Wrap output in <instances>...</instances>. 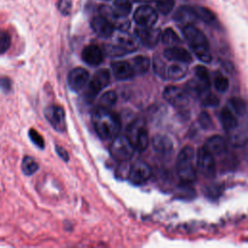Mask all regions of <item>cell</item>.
<instances>
[{
	"mask_svg": "<svg viewBox=\"0 0 248 248\" xmlns=\"http://www.w3.org/2000/svg\"><path fill=\"white\" fill-rule=\"evenodd\" d=\"M91 120L95 131L103 140H113L121 128L119 117L108 108L98 106L91 113Z\"/></svg>",
	"mask_w": 248,
	"mask_h": 248,
	"instance_id": "obj_1",
	"label": "cell"
},
{
	"mask_svg": "<svg viewBox=\"0 0 248 248\" xmlns=\"http://www.w3.org/2000/svg\"><path fill=\"white\" fill-rule=\"evenodd\" d=\"M11 46V37L4 31L0 30V54L5 53Z\"/></svg>",
	"mask_w": 248,
	"mask_h": 248,
	"instance_id": "obj_38",
	"label": "cell"
},
{
	"mask_svg": "<svg viewBox=\"0 0 248 248\" xmlns=\"http://www.w3.org/2000/svg\"><path fill=\"white\" fill-rule=\"evenodd\" d=\"M116 41L117 45L121 46L126 52H133L138 48L137 39L126 31H121V33L118 34Z\"/></svg>",
	"mask_w": 248,
	"mask_h": 248,
	"instance_id": "obj_21",
	"label": "cell"
},
{
	"mask_svg": "<svg viewBox=\"0 0 248 248\" xmlns=\"http://www.w3.org/2000/svg\"><path fill=\"white\" fill-rule=\"evenodd\" d=\"M162 42L168 46H177L181 41L177 34L171 29V28H167L163 34H162Z\"/></svg>",
	"mask_w": 248,
	"mask_h": 248,
	"instance_id": "obj_29",
	"label": "cell"
},
{
	"mask_svg": "<svg viewBox=\"0 0 248 248\" xmlns=\"http://www.w3.org/2000/svg\"><path fill=\"white\" fill-rule=\"evenodd\" d=\"M158 19L157 12L148 5L140 6L134 13V20L140 26L151 27Z\"/></svg>",
	"mask_w": 248,
	"mask_h": 248,
	"instance_id": "obj_12",
	"label": "cell"
},
{
	"mask_svg": "<svg viewBox=\"0 0 248 248\" xmlns=\"http://www.w3.org/2000/svg\"><path fill=\"white\" fill-rule=\"evenodd\" d=\"M198 122L200 126L204 130H211L214 128V123L207 111H202L198 116Z\"/></svg>",
	"mask_w": 248,
	"mask_h": 248,
	"instance_id": "obj_35",
	"label": "cell"
},
{
	"mask_svg": "<svg viewBox=\"0 0 248 248\" xmlns=\"http://www.w3.org/2000/svg\"><path fill=\"white\" fill-rule=\"evenodd\" d=\"M197 166L201 173L206 178H213L216 174V163L214 155L204 146L197 151Z\"/></svg>",
	"mask_w": 248,
	"mask_h": 248,
	"instance_id": "obj_7",
	"label": "cell"
},
{
	"mask_svg": "<svg viewBox=\"0 0 248 248\" xmlns=\"http://www.w3.org/2000/svg\"><path fill=\"white\" fill-rule=\"evenodd\" d=\"M38 169H39V164L33 157L26 156L23 158L21 163V170L24 174L32 175L38 170Z\"/></svg>",
	"mask_w": 248,
	"mask_h": 248,
	"instance_id": "obj_28",
	"label": "cell"
},
{
	"mask_svg": "<svg viewBox=\"0 0 248 248\" xmlns=\"http://www.w3.org/2000/svg\"><path fill=\"white\" fill-rule=\"evenodd\" d=\"M113 6H114L113 9L118 14L124 16H127L132 10V4L129 0H114Z\"/></svg>",
	"mask_w": 248,
	"mask_h": 248,
	"instance_id": "obj_34",
	"label": "cell"
},
{
	"mask_svg": "<svg viewBox=\"0 0 248 248\" xmlns=\"http://www.w3.org/2000/svg\"><path fill=\"white\" fill-rule=\"evenodd\" d=\"M153 69H154V72L159 76L161 77L162 78H165L166 79V71H167V65L165 64V62L163 61V59L156 55L154 56L153 58Z\"/></svg>",
	"mask_w": 248,
	"mask_h": 248,
	"instance_id": "obj_36",
	"label": "cell"
},
{
	"mask_svg": "<svg viewBox=\"0 0 248 248\" xmlns=\"http://www.w3.org/2000/svg\"><path fill=\"white\" fill-rule=\"evenodd\" d=\"M230 105L232 106V109L238 114V115H245L248 111V108H247V105L246 103L241 99V98H238V97H232L230 99Z\"/></svg>",
	"mask_w": 248,
	"mask_h": 248,
	"instance_id": "obj_32",
	"label": "cell"
},
{
	"mask_svg": "<svg viewBox=\"0 0 248 248\" xmlns=\"http://www.w3.org/2000/svg\"><path fill=\"white\" fill-rule=\"evenodd\" d=\"M205 147L213 154V155H223L227 150L226 140L221 136H212L210 137L205 143Z\"/></svg>",
	"mask_w": 248,
	"mask_h": 248,
	"instance_id": "obj_20",
	"label": "cell"
},
{
	"mask_svg": "<svg viewBox=\"0 0 248 248\" xmlns=\"http://www.w3.org/2000/svg\"><path fill=\"white\" fill-rule=\"evenodd\" d=\"M81 58L86 64L97 66L102 63L104 59V52L97 45H89L82 49Z\"/></svg>",
	"mask_w": 248,
	"mask_h": 248,
	"instance_id": "obj_17",
	"label": "cell"
},
{
	"mask_svg": "<svg viewBox=\"0 0 248 248\" xmlns=\"http://www.w3.org/2000/svg\"><path fill=\"white\" fill-rule=\"evenodd\" d=\"M195 75L198 80H200L204 86L210 89V78H209L208 71L204 66H202V65L196 66Z\"/></svg>",
	"mask_w": 248,
	"mask_h": 248,
	"instance_id": "obj_31",
	"label": "cell"
},
{
	"mask_svg": "<svg viewBox=\"0 0 248 248\" xmlns=\"http://www.w3.org/2000/svg\"><path fill=\"white\" fill-rule=\"evenodd\" d=\"M182 32L195 55L201 61L204 63H210L212 60V55L205 35L193 24L185 25Z\"/></svg>",
	"mask_w": 248,
	"mask_h": 248,
	"instance_id": "obj_2",
	"label": "cell"
},
{
	"mask_svg": "<svg viewBox=\"0 0 248 248\" xmlns=\"http://www.w3.org/2000/svg\"><path fill=\"white\" fill-rule=\"evenodd\" d=\"M111 70L116 79H120V80H126V79L132 78L136 75L132 64L128 61L113 62L111 64Z\"/></svg>",
	"mask_w": 248,
	"mask_h": 248,
	"instance_id": "obj_18",
	"label": "cell"
},
{
	"mask_svg": "<svg viewBox=\"0 0 248 248\" xmlns=\"http://www.w3.org/2000/svg\"><path fill=\"white\" fill-rule=\"evenodd\" d=\"M133 66V69L136 73V75H142L145 74L149 67H150V60L148 57L146 56H142V55H139L134 57L131 62H130Z\"/></svg>",
	"mask_w": 248,
	"mask_h": 248,
	"instance_id": "obj_25",
	"label": "cell"
},
{
	"mask_svg": "<svg viewBox=\"0 0 248 248\" xmlns=\"http://www.w3.org/2000/svg\"><path fill=\"white\" fill-rule=\"evenodd\" d=\"M213 84H214V87H215V89L217 91H219L221 93H224V92H226L228 90L230 82H229L228 78H226L221 73L217 72V73L214 74Z\"/></svg>",
	"mask_w": 248,
	"mask_h": 248,
	"instance_id": "obj_30",
	"label": "cell"
},
{
	"mask_svg": "<svg viewBox=\"0 0 248 248\" xmlns=\"http://www.w3.org/2000/svg\"><path fill=\"white\" fill-rule=\"evenodd\" d=\"M152 145L154 150L160 155H169L173 148L171 140L165 135H156L152 139Z\"/></svg>",
	"mask_w": 248,
	"mask_h": 248,
	"instance_id": "obj_19",
	"label": "cell"
},
{
	"mask_svg": "<svg viewBox=\"0 0 248 248\" xmlns=\"http://www.w3.org/2000/svg\"><path fill=\"white\" fill-rule=\"evenodd\" d=\"M89 80L88 72L80 67L73 69L68 75V84L74 91H80L85 87Z\"/></svg>",
	"mask_w": 248,
	"mask_h": 248,
	"instance_id": "obj_14",
	"label": "cell"
},
{
	"mask_svg": "<svg viewBox=\"0 0 248 248\" xmlns=\"http://www.w3.org/2000/svg\"><path fill=\"white\" fill-rule=\"evenodd\" d=\"M57 8L62 15H70L72 10V0H58Z\"/></svg>",
	"mask_w": 248,
	"mask_h": 248,
	"instance_id": "obj_39",
	"label": "cell"
},
{
	"mask_svg": "<svg viewBox=\"0 0 248 248\" xmlns=\"http://www.w3.org/2000/svg\"><path fill=\"white\" fill-rule=\"evenodd\" d=\"M45 116L48 123L57 132H64L66 130L65 111L62 107L57 105H50L45 109Z\"/></svg>",
	"mask_w": 248,
	"mask_h": 248,
	"instance_id": "obj_9",
	"label": "cell"
},
{
	"mask_svg": "<svg viewBox=\"0 0 248 248\" xmlns=\"http://www.w3.org/2000/svg\"><path fill=\"white\" fill-rule=\"evenodd\" d=\"M234 130L230 131L231 134L229 136V140L231 144L235 147H240L245 145L248 142V135L243 131H234Z\"/></svg>",
	"mask_w": 248,
	"mask_h": 248,
	"instance_id": "obj_27",
	"label": "cell"
},
{
	"mask_svg": "<svg viewBox=\"0 0 248 248\" xmlns=\"http://www.w3.org/2000/svg\"><path fill=\"white\" fill-rule=\"evenodd\" d=\"M55 150H56V153L59 155V157H60L62 160H64V161H66V162L69 160L68 152H67L63 147L56 145V146H55Z\"/></svg>",
	"mask_w": 248,
	"mask_h": 248,
	"instance_id": "obj_44",
	"label": "cell"
},
{
	"mask_svg": "<svg viewBox=\"0 0 248 248\" xmlns=\"http://www.w3.org/2000/svg\"><path fill=\"white\" fill-rule=\"evenodd\" d=\"M106 52L112 56H121L127 53L121 46L118 45H108L106 46Z\"/></svg>",
	"mask_w": 248,
	"mask_h": 248,
	"instance_id": "obj_40",
	"label": "cell"
},
{
	"mask_svg": "<svg viewBox=\"0 0 248 248\" xmlns=\"http://www.w3.org/2000/svg\"><path fill=\"white\" fill-rule=\"evenodd\" d=\"M220 121L224 129H226L229 132L236 129L238 126V121L236 117L234 116L232 111L227 107L223 108L220 111Z\"/></svg>",
	"mask_w": 248,
	"mask_h": 248,
	"instance_id": "obj_24",
	"label": "cell"
},
{
	"mask_svg": "<svg viewBox=\"0 0 248 248\" xmlns=\"http://www.w3.org/2000/svg\"><path fill=\"white\" fill-rule=\"evenodd\" d=\"M90 24L94 33L101 38H109L113 34L114 27L103 16H94L91 19Z\"/></svg>",
	"mask_w": 248,
	"mask_h": 248,
	"instance_id": "obj_15",
	"label": "cell"
},
{
	"mask_svg": "<svg viewBox=\"0 0 248 248\" xmlns=\"http://www.w3.org/2000/svg\"><path fill=\"white\" fill-rule=\"evenodd\" d=\"M136 36L141 42V44L147 47H154L162 37L161 30L159 28L140 26L136 29Z\"/></svg>",
	"mask_w": 248,
	"mask_h": 248,
	"instance_id": "obj_13",
	"label": "cell"
},
{
	"mask_svg": "<svg viewBox=\"0 0 248 248\" xmlns=\"http://www.w3.org/2000/svg\"><path fill=\"white\" fill-rule=\"evenodd\" d=\"M116 100H117V95L114 91H107L101 96L99 100V106L109 108L116 103Z\"/></svg>",
	"mask_w": 248,
	"mask_h": 248,
	"instance_id": "obj_33",
	"label": "cell"
},
{
	"mask_svg": "<svg viewBox=\"0 0 248 248\" xmlns=\"http://www.w3.org/2000/svg\"><path fill=\"white\" fill-rule=\"evenodd\" d=\"M173 18L174 20L180 23H185V25H188V24H192L198 17L194 12L193 7L183 6L176 11Z\"/></svg>",
	"mask_w": 248,
	"mask_h": 248,
	"instance_id": "obj_22",
	"label": "cell"
},
{
	"mask_svg": "<svg viewBox=\"0 0 248 248\" xmlns=\"http://www.w3.org/2000/svg\"><path fill=\"white\" fill-rule=\"evenodd\" d=\"M218 104H219L218 98L215 95L211 94L210 92L206 93L202 99V105L205 107H215Z\"/></svg>",
	"mask_w": 248,
	"mask_h": 248,
	"instance_id": "obj_42",
	"label": "cell"
},
{
	"mask_svg": "<svg viewBox=\"0 0 248 248\" xmlns=\"http://www.w3.org/2000/svg\"><path fill=\"white\" fill-rule=\"evenodd\" d=\"M0 89L8 92L11 89V80L7 78H0Z\"/></svg>",
	"mask_w": 248,
	"mask_h": 248,
	"instance_id": "obj_43",
	"label": "cell"
},
{
	"mask_svg": "<svg viewBox=\"0 0 248 248\" xmlns=\"http://www.w3.org/2000/svg\"><path fill=\"white\" fill-rule=\"evenodd\" d=\"M135 147L127 138V136L117 135L110 145V153L113 158L118 161H127L132 158Z\"/></svg>",
	"mask_w": 248,
	"mask_h": 248,
	"instance_id": "obj_6",
	"label": "cell"
},
{
	"mask_svg": "<svg viewBox=\"0 0 248 248\" xmlns=\"http://www.w3.org/2000/svg\"><path fill=\"white\" fill-rule=\"evenodd\" d=\"M194 12L197 16V17L201 20H202L203 22L207 23V24H212L214 22H216V16L214 15V13L209 10L208 8L205 7H201V6H197V7H193Z\"/></svg>",
	"mask_w": 248,
	"mask_h": 248,
	"instance_id": "obj_26",
	"label": "cell"
},
{
	"mask_svg": "<svg viewBox=\"0 0 248 248\" xmlns=\"http://www.w3.org/2000/svg\"><path fill=\"white\" fill-rule=\"evenodd\" d=\"M110 73L107 69H100L94 74L89 80V83L85 90V96L88 101H92L96 96L109 83Z\"/></svg>",
	"mask_w": 248,
	"mask_h": 248,
	"instance_id": "obj_5",
	"label": "cell"
},
{
	"mask_svg": "<svg viewBox=\"0 0 248 248\" xmlns=\"http://www.w3.org/2000/svg\"><path fill=\"white\" fill-rule=\"evenodd\" d=\"M127 138L138 151H143L148 145V133L144 120L137 118L127 127Z\"/></svg>",
	"mask_w": 248,
	"mask_h": 248,
	"instance_id": "obj_4",
	"label": "cell"
},
{
	"mask_svg": "<svg viewBox=\"0 0 248 248\" xmlns=\"http://www.w3.org/2000/svg\"><path fill=\"white\" fill-rule=\"evenodd\" d=\"M137 2H140V3H148V2H150V1H152V0H136Z\"/></svg>",
	"mask_w": 248,
	"mask_h": 248,
	"instance_id": "obj_45",
	"label": "cell"
},
{
	"mask_svg": "<svg viewBox=\"0 0 248 248\" xmlns=\"http://www.w3.org/2000/svg\"><path fill=\"white\" fill-rule=\"evenodd\" d=\"M174 4H175L174 0H157L156 2L158 11L163 15L170 14L173 9Z\"/></svg>",
	"mask_w": 248,
	"mask_h": 248,
	"instance_id": "obj_37",
	"label": "cell"
},
{
	"mask_svg": "<svg viewBox=\"0 0 248 248\" xmlns=\"http://www.w3.org/2000/svg\"><path fill=\"white\" fill-rule=\"evenodd\" d=\"M163 97L171 106L177 108H184L189 104V95L185 89L170 85L163 91Z\"/></svg>",
	"mask_w": 248,
	"mask_h": 248,
	"instance_id": "obj_8",
	"label": "cell"
},
{
	"mask_svg": "<svg viewBox=\"0 0 248 248\" xmlns=\"http://www.w3.org/2000/svg\"><path fill=\"white\" fill-rule=\"evenodd\" d=\"M194 159L195 150L189 145L184 146L178 154L176 170L180 181L184 184H189L196 180L197 171L194 166Z\"/></svg>",
	"mask_w": 248,
	"mask_h": 248,
	"instance_id": "obj_3",
	"label": "cell"
},
{
	"mask_svg": "<svg viewBox=\"0 0 248 248\" xmlns=\"http://www.w3.org/2000/svg\"><path fill=\"white\" fill-rule=\"evenodd\" d=\"M187 73V67L185 63L173 62L170 66H167L166 79L178 80L181 79Z\"/></svg>",
	"mask_w": 248,
	"mask_h": 248,
	"instance_id": "obj_23",
	"label": "cell"
},
{
	"mask_svg": "<svg viewBox=\"0 0 248 248\" xmlns=\"http://www.w3.org/2000/svg\"><path fill=\"white\" fill-rule=\"evenodd\" d=\"M29 138L31 139V140L40 148H44L45 147V141L43 137L34 129H30L29 131Z\"/></svg>",
	"mask_w": 248,
	"mask_h": 248,
	"instance_id": "obj_41",
	"label": "cell"
},
{
	"mask_svg": "<svg viewBox=\"0 0 248 248\" xmlns=\"http://www.w3.org/2000/svg\"><path fill=\"white\" fill-rule=\"evenodd\" d=\"M164 57L170 61L181 62L185 64H189L193 61V57L191 53L185 48L177 46H170L166 48L164 51Z\"/></svg>",
	"mask_w": 248,
	"mask_h": 248,
	"instance_id": "obj_16",
	"label": "cell"
},
{
	"mask_svg": "<svg viewBox=\"0 0 248 248\" xmlns=\"http://www.w3.org/2000/svg\"><path fill=\"white\" fill-rule=\"evenodd\" d=\"M99 12L101 16L106 17L114 28L120 31H127L130 27V21L126 18V16L118 14L114 9L109 6L102 5L99 8Z\"/></svg>",
	"mask_w": 248,
	"mask_h": 248,
	"instance_id": "obj_11",
	"label": "cell"
},
{
	"mask_svg": "<svg viewBox=\"0 0 248 248\" xmlns=\"http://www.w3.org/2000/svg\"><path fill=\"white\" fill-rule=\"evenodd\" d=\"M151 176L150 167L143 161H137L134 163L128 173L129 180L136 185H141L145 183Z\"/></svg>",
	"mask_w": 248,
	"mask_h": 248,
	"instance_id": "obj_10",
	"label": "cell"
}]
</instances>
